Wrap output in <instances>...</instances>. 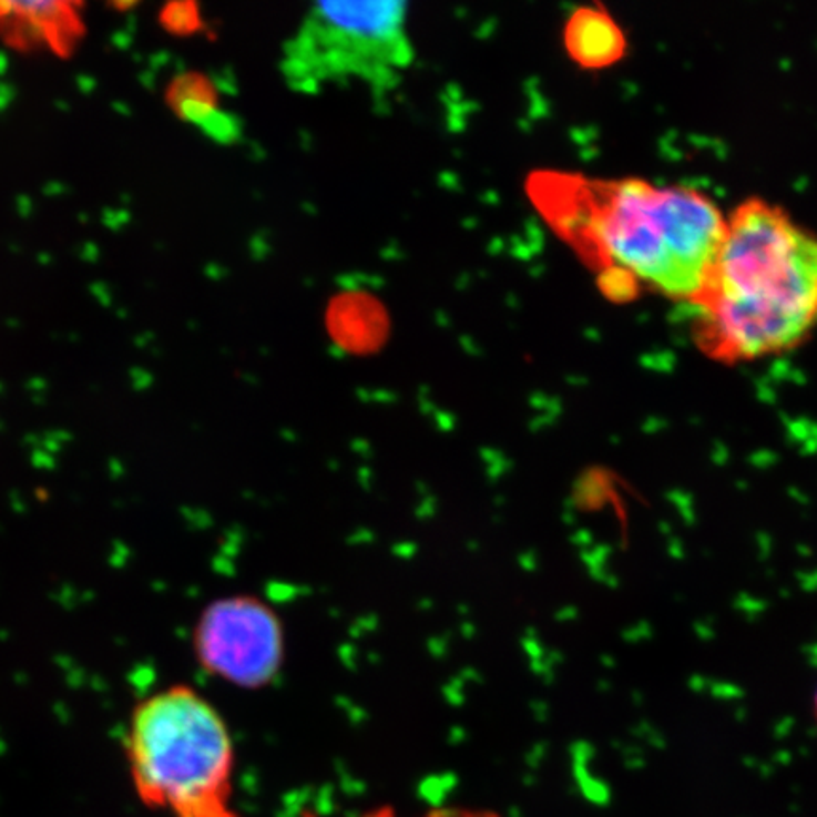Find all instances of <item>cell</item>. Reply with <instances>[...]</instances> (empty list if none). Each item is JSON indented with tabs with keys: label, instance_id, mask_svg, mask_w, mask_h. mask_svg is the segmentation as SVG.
<instances>
[{
	"label": "cell",
	"instance_id": "1",
	"mask_svg": "<svg viewBox=\"0 0 817 817\" xmlns=\"http://www.w3.org/2000/svg\"><path fill=\"white\" fill-rule=\"evenodd\" d=\"M695 309L696 348L725 366L792 353L817 329V233L749 197L727 229Z\"/></svg>",
	"mask_w": 817,
	"mask_h": 817
},
{
	"label": "cell",
	"instance_id": "2",
	"mask_svg": "<svg viewBox=\"0 0 817 817\" xmlns=\"http://www.w3.org/2000/svg\"><path fill=\"white\" fill-rule=\"evenodd\" d=\"M568 232L599 265L610 296L651 292L693 305L727 229L708 194L644 178L568 182Z\"/></svg>",
	"mask_w": 817,
	"mask_h": 817
},
{
	"label": "cell",
	"instance_id": "3",
	"mask_svg": "<svg viewBox=\"0 0 817 817\" xmlns=\"http://www.w3.org/2000/svg\"><path fill=\"white\" fill-rule=\"evenodd\" d=\"M136 797L168 817H241L235 808V744L213 702L171 685L139 702L125 733Z\"/></svg>",
	"mask_w": 817,
	"mask_h": 817
},
{
	"label": "cell",
	"instance_id": "4",
	"mask_svg": "<svg viewBox=\"0 0 817 817\" xmlns=\"http://www.w3.org/2000/svg\"><path fill=\"white\" fill-rule=\"evenodd\" d=\"M407 23L409 4L401 0L316 2L284 42L278 69L302 95L355 82L382 98L415 63Z\"/></svg>",
	"mask_w": 817,
	"mask_h": 817
},
{
	"label": "cell",
	"instance_id": "5",
	"mask_svg": "<svg viewBox=\"0 0 817 817\" xmlns=\"http://www.w3.org/2000/svg\"><path fill=\"white\" fill-rule=\"evenodd\" d=\"M194 653L206 674L235 687L264 688L286 656L280 619L264 600L235 594L206 605L195 624Z\"/></svg>",
	"mask_w": 817,
	"mask_h": 817
},
{
	"label": "cell",
	"instance_id": "6",
	"mask_svg": "<svg viewBox=\"0 0 817 817\" xmlns=\"http://www.w3.org/2000/svg\"><path fill=\"white\" fill-rule=\"evenodd\" d=\"M564 44L573 61L585 69L613 65L626 52L621 27L599 8H581L573 12L564 31Z\"/></svg>",
	"mask_w": 817,
	"mask_h": 817
},
{
	"label": "cell",
	"instance_id": "7",
	"mask_svg": "<svg viewBox=\"0 0 817 817\" xmlns=\"http://www.w3.org/2000/svg\"><path fill=\"white\" fill-rule=\"evenodd\" d=\"M168 103L184 122L203 127L218 112L214 88L201 74H182L168 91Z\"/></svg>",
	"mask_w": 817,
	"mask_h": 817
},
{
	"label": "cell",
	"instance_id": "8",
	"mask_svg": "<svg viewBox=\"0 0 817 817\" xmlns=\"http://www.w3.org/2000/svg\"><path fill=\"white\" fill-rule=\"evenodd\" d=\"M162 21L171 33H192L200 27L195 4H171L163 10Z\"/></svg>",
	"mask_w": 817,
	"mask_h": 817
},
{
	"label": "cell",
	"instance_id": "9",
	"mask_svg": "<svg viewBox=\"0 0 817 817\" xmlns=\"http://www.w3.org/2000/svg\"><path fill=\"white\" fill-rule=\"evenodd\" d=\"M360 817H404L399 816L398 810L392 806H380L374 810L361 814ZM417 817H502L496 811L484 810V808H436V810L426 811L422 816Z\"/></svg>",
	"mask_w": 817,
	"mask_h": 817
},
{
	"label": "cell",
	"instance_id": "10",
	"mask_svg": "<svg viewBox=\"0 0 817 817\" xmlns=\"http://www.w3.org/2000/svg\"><path fill=\"white\" fill-rule=\"evenodd\" d=\"M13 12L12 2H0V18H7Z\"/></svg>",
	"mask_w": 817,
	"mask_h": 817
},
{
	"label": "cell",
	"instance_id": "11",
	"mask_svg": "<svg viewBox=\"0 0 817 817\" xmlns=\"http://www.w3.org/2000/svg\"><path fill=\"white\" fill-rule=\"evenodd\" d=\"M814 715H816V721H817V688H816V695H814Z\"/></svg>",
	"mask_w": 817,
	"mask_h": 817
}]
</instances>
